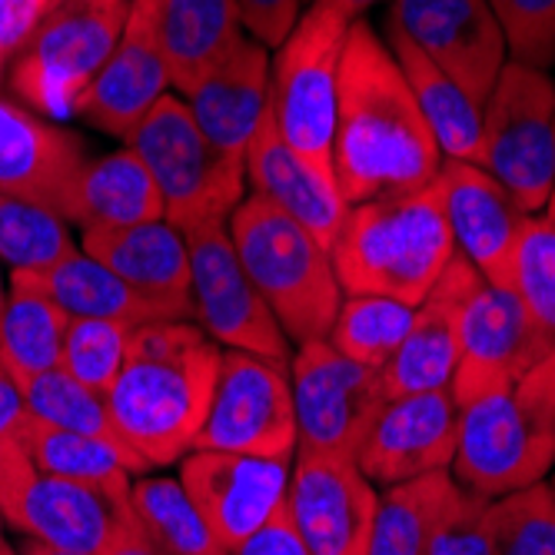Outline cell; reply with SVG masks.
<instances>
[{
  "mask_svg": "<svg viewBox=\"0 0 555 555\" xmlns=\"http://www.w3.org/2000/svg\"><path fill=\"white\" fill-rule=\"evenodd\" d=\"M442 160L392 50L366 21H352L339 57L333 130V177L346 207L423 190L439 177Z\"/></svg>",
  "mask_w": 555,
  "mask_h": 555,
  "instance_id": "6da1fadb",
  "label": "cell"
},
{
  "mask_svg": "<svg viewBox=\"0 0 555 555\" xmlns=\"http://www.w3.org/2000/svg\"><path fill=\"white\" fill-rule=\"evenodd\" d=\"M220 360L223 346L193 320H154L133 330L107 402L124 439L150 469L173 466L193 452Z\"/></svg>",
  "mask_w": 555,
  "mask_h": 555,
  "instance_id": "7a4b0ae2",
  "label": "cell"
},
{
  "mask_svg": "<svg viewBox=\"0 0 555 555\" xmlns=\"http://www.w3.org/2000/svg\"><path fill=\"white\" fill-rule=\"evenodd\" d=\"M330 254L343 293H376L420 307L456 257L436 180L349 207Z\"/></svg>",
  "mask_w": 555,
  "mask_h": 555,
  "instance_id": "3957f363",
  "label": "cell"
},
{
  "mask_svg": "<svg viewBox=\"0 0 555 555\" xmlns=\"http://www.w3.org/2000/svg\"><path fill=\"white\" fill-rule=\"evenodd\" d=\"M555 466V346L516 383L479 392L460 406L452 479L499 499L542 482Z\"/></svg>",
  "mask_w": 555,
  "mask_h": 555,
  "instance_id": "277c9868",
  "label": "cell"
},
{
  "mask_svg": "<svg viewBox=\"0 0 555 555\" xmlns=\"http://www.w3.org/2000/svg\"><path fill=\"white\" fill-rule=\"evenodd\" d=\"M227 230L246 276L267 299L286 339L296 346L326 339L343 302L330 249L260 196H246L230 214Z\"/></svg>",
  "mask_w": 555,
  "mask_h": 555,
  "instance_id": "5b68a950",
  "label": "cell"
},
{
  "mask_svg": "<svg viewBox=\"0 0 555 555\" xmlns=\"http://www.w3.org/2000/svg\"><path fill=\"white\" fill-rule=\"evenodd\" d=\"M124 146H130L154 177L164 199V220L180 233L199 223L230 220L246 199L243 157L223 154L207 140L183 96H160L124 137Z\"/></svg>",
  "mask_w": 555,
  "mask_h": 555,
  "instance_id": "8992f818",
  "label": "cell"
},
{
  "mask_svg": "<svg viewBox=\"0 0 555 555\" xmlns=\"http://www.w3.org/2000/svg\"><path fill=\"white\" fill-rule=\"evenodd\" d=\"M130 0H50L37 30L11 61V90L40 117H70L107 64Z\"/></svg>",
  "mask_w": 555,
  "mask_h": 555,
  "instance_id": "52a82bcc",
  "label": "cell"
},
{
  "mask_svg": "<svg viewBox=\"0 0 555 555\" xmlns=\"http://www.w3.org/2000/svg\"><path fill=\"white\" fill-rule=\"evenodd\" d=\"M436 289L446 293L456 313L460 370L452 379V399L460 406L479 392L516 383L552 352L555 339L526 313L519 296L489 283L460 254L449 260Z\"/></svg>",
  "mask_w": 555,
  "mask_h": 555,
  "instance_id": "ba28073f",
  "label": "cell"
},
{
  "mask_svg": "<svg viewBox=\"0 0 555 555\" xmlns=\"http://www.w3.org/2000/svg\"><path fill=\"white\" fill-rule=\"evenodd\" d=\"M479 167L526 214H542L555 190V80L506 61L482 104Z\"/></svg>",
  "mask_w": 555,
  "mask_h": 555,
  "instance_id": "9c48e42d",
  "label": "cell"
},
{
  "mask_svg": "<svg viewBox=\"0 0 555 555\" xmlns=\"http://www.w3.org/2000/svg\"><path fill=\"white\" fill-rule=\"evenodd\" d=\"M0 519L24 539L104 555L137 516L124 499L37 469L14 436L0 439Z\"/></svg>",
  "mask_w": 555,
  "mask_h": 555,
  "instance_id": "30bf717a",
  "label": "cell"
},
{
  "mask_svg": "<svg viewBox=\"0 0 555 555\" xmlns=\"http://www.w3.org/2000/svg\"><path fill=\"white\" fill-rule=\"evenodd\" d=\"M346 30V21L310 4L270 64V117L296 154L323 173H333L336 83Z\"/></svg>",
  "mask_w": 555,
  "mask_h": 555,
  "instance_id": "8fae6325",
  "label": "cell"
},
{
  "mask_svg": "<svg viewBox=\"0 0 555 555\" xmlns=\"http://www.w3.org/2000/svg\"><path fill=\"white\" fill-rule=\"evenodd\" d=\"M289 389L296 413V449L349 456L357 452L386 406L379 370L336 352L326 339L296 346L289 357Z\"/></svg>",
  "mask_w": 555,
  "mask_h": 555,
  "instance_id": "7c38bea8",
  "label": "cell"
},
{
  "mask_svg": "<svg viewBox=\"0 0 555 555\" xmlns=\"http://www.w3.org/2000/svg\"><path fill=\"white\" fill-rule=\"evenodd\" d=\"M183 236L190 249L193 323L223 349H240L273 363H289V339L254 280L246 276L233 249L227 220L199 223Z\"/></svg>",
  "mask_w": 555,
  "mask_h": 555,
  "instance_id": "4fadbf2b",
  "label": "cell"
},
{
  "mask_svg": "<svg viewBox=\"0 0 555 555\" xmlns=\"http://www.w3.org/2000/svg\"><path fill=\"white\" fill-rule=\"evenodd\" d=\"M286 366L254 352L223 349L210 410L193 449L293 460L299 436Z\"/></svg>",
  "mask_w": 555,
  "mask_h": 555,
  "instance_id": "5bb4252c",
  "label": "cell"
},
{
  "mask_svg": "<svg viewBox=\"0 0 555 555\" xmlns=\"http://www.w3.org/2000/svg\"><path fill=\"white\" fill-rule=\"evenodd\" d=\"M379 506L357 460L296 449L286 513L310 555H366Z\"/></svg>",
  "mask_w": 555,
  "mask_h": 555,
  "instance_id": "9a60e30c",
  "label": "cell"
},
{
  "mask_svg": "<svg viewBox=\"0 0 555 555\" xmlns=\"http://www.w3.org/2000/svg\"><path fill=\"white\" fill-rule=\"evenodd\" d=\"M289 473L293 460L243 452L193 449L180 460L183 489L227 552H236L286 506Z\"/></svg>",
  "mask_w": 555,
  "mask_h": 555,
  "instance_id": "2e32d148",
  "label": "cell"
},
{
  "mask_svg": "<svg viewBox=\"0 0 555 555\" xmlns=\"http://www.w3.org/2000/svg\"><path fill=\"white\" fill-rule=\"evenodd\" d=\"M386 24L406 34L479 107L509 61L486 0H389Z\"/></svg>",
  "mask_w": 555,
  "mask_h": 555,
  "instance_id": "e0dca14e",
  "label": "cell"
},
{
  "mask_svg": "<svg viewBox=\"0 0 555 555\" xmlns=\"http://www.w3.org/2000/svg\"><path fill=\"white\" fill-rule=\"evenodd\" d=\"M460 442V402L452 389L386 399L370 426L357 466L376 486H399L429 473H449Z\"/></svg>",
  "mask_w": 555,
  "mask_h": 555,
  "instance_id": "ac0fdd59",
  "label": "cell"
},
{
  "mask_svg": "<svg viewBox=\"0 0 555 555\" xmlns=\"http://www.w3.org/2000/svg\"><path fill=\"white\" fill-rule=\"evenodd\" d=\"M87 146L77 133L0 93V193L30 199L67 220Z\"/></svg>",
  "mask_w": 555,
  "mask_h": 555,
  "instance_id": "d6986e66",
  "label": "cell"
},
{
  "mask_svg": "<svg viewBox=\"0 0 555 555\" xmlns=\"http://www.w3.org/2000/svg\"><path fill=\"white\" fill-rule=\"evenodd\" d=\"M167 90L170 74L157 43L154 0H130L124 34L77 100V117L100 133L124 140Z\"/></svg>",
  "mask_w": 555,
  "mask_h": 555,
  "instance_id": "ffe728a7",
  "label": "cell"
},
{
  "mask_svg": "<svg viewBox=\"0 0 555 555\" xmlns=\"http://www.w3.org/2000/svg\"><path fill=\"white\" fill-rule=\"evenodd\" d=\"M436 190L456 254L489 283L509 289L513 249L529 214L479 164L442 160Z\"/></svg>",
  "mask_w": 555,
  "mask_h": 555,
  "instance_id": "44dd1931",
  "label": "cell"
},
{
  "mask_svg": "<svg viewBox=\"0 0 555 555\" xmlns=\"http://www.w3.org/2000/svg\"><path fill=\"white\" fill-rule=\"evenodd\" d=\"M80 249L114 270L164 320H193L190 249L170 220H146L120 230H83Z\"/></svg>",
  "mask_w": 555,
  "mask_h": 555,
  "instance_id": "7402d4cb",
  "label": "cell"
},
{
  "mask_svg": "<svg viewBox=\"0 0 555 555\" xmlns=\"http://www.w3.org/2000/svg\"><path fill=\"white\" fill-rule=\"evenodd\" d=\"M243 164L249 196L267 199L276 210L293 217L302 230H310L326 249H333V240L349 210L336 186V177L302 160L280 137L270 114L257 127L254 140H249Z\"/></svg>",
  "mask_w": 555,
  "mask_h": 555,
  "instance_id": "603a6c76",
  "label": "cell"
},
{
  "mask_svg": "<svg viewBox=\"0 0 555 555\" xmlns=\"http://www.w3.org/2000/svg\"><path fill=\"white\" fill-rule=\"evenodd\" d=\"M270 50L243 37L227 61L183 93L196 127L223 154L243 157L270 114Z\"/></svg>",
  "mask_w": 555,
  "mask_h": 555,
  "instance_id": "cb8c5ba5",
  "label": "cell"
},
{
  "mask_svg": "<svg viewBox=\"0 0 555 555\" xmlns=\"http://www.w3.org/2000/svg\"><path fill=\"white\" fill-rule=\"evenodd\" d=\"M154 27L170 87L180 93L193 90L246 37L233 0H154Z\"/></svg>",
  "mask_w": 555,
  "mask_h": 555,
  "instance_id": "d4e9b609",
  "label": "cell"
},
{
  "mask_svg": "<svg viewBox=\"0 0 555 555\" xmlns=\"http://www.w3.org/2000/svg\"><path fill=\"white\" fill-rule=\"evenodd\" d=\"M146 220H164L160 190L130 146L87 160L77 177L67 223L83 230H120Z\"/></svg>",
  "mask_w": 555,
  "mask_h": 555,
  "instance_id": "484cf974",
  "label": "cell"
},
{
  "mask_svg": "<svg viewBox=\"0 0 555 555\" xmlns=\"http://www.w3.org/2000/svg\"><path fill=\"white\" fill-rule=\"evenodd\" d=\"M386 47L392 50V57L406 77L420 114L429 124L442 157L446 160H466V164H479V140H482V107L476 100L452 80L449 74H442L423 50H416L410 43L406 34H399L392 24H386Z\"/></svg>",
  "mask_w": 555,
  "mask_h": 555,
  "instance_id": "4316f807",
  "label": "cell"
},
{
  "mask_svg": "<svg viewBox=\"0 0 555 555\" xmlns=\"http://www.w3.org/2000/svg\"><path fill=\"white\" fill-rule=\"evenodd\" d=\"M460 370V333L456 313L442 289L433 293L416 307L413 326L399 349L379 370L386 399L413 396V392H439L452 389Z\"/></svg>",
  "mask_w": 555,
  "mask_h": 555,
  "instance_id": "83f0119b",
  "label": "cell"
},
{
  "mask_svg": "<svg viewBox=\"0 0 555 555\" xmlns=\"http://www.w3.org/2000/svg\"><path fill=\"white\" fill-rule=\"evenodd\" d=\"M11 273L34 283L40 293H47L67 317L117 320L127 326H143V323L164 320L140 293H133L114 270L96 263L90 254H83L80 246L50 267L11 270Z\"/></svg>",
  "mask_w": 555,
  "mask_h": 555,
  "instance_id": "f1b7e54d",
  "label": "cell"
},
{
  "mask_svg": "<svg viewBox=\"0 0 555 555\" xmlns=\"http://www.w3.org/2000/svg\"><path fill=\"white\" fill-rule=\"evenodd\" d=\"M17 439L27 449V456L34 460L37 469H43L50 476H61V479H70V482L93 486V489L107 492L114 499H124V502H130L133 476L146 473L143 466H137L130 456H124V452L114 449L111 442L83 436V433L47 426V423L34 420L30 413H27Z\"/></svg>",
  "mask_w": 555,
  "mask_h": 555,
  "instance_id": "f546056e",
  "label": "cell"
},
{
  "mask_svg": "<svg viewBox=\"0 0 555 555\" xmlns=\"http://www.w3.org/2000/svg\"><path fill=\"white\" fill-rule=\"evenodd\" d=\"M67 326L70 317L54 299L11 273L4 307H0V363L17 383L61 366Z\"/></svg>",
  "mask_w": 555,
  "mask_h": 555,
  "instance_id": "4dcf8cb0",
  "label": "cell"
},
{
  "mask_svg": "<svg viewBox=\"0 0 555 555\" xmlns=\"http://www.w3.org/2000/svg\"><path fill=\"white\" fill-rule=\"evenodd\" d=\"M130 506L143 529L164 555H233L220 545L204 513L180 479L143 476L130 486Z\"/></svg>",
  "mask_w": 555,
  "mask_h": 555,
  "instance_id": "1f68e13d",
  "label": "cell"
},
{
  "mask_svg": "<svg viewBox=\"0 0 555 555\" xmlns=\"http://www.w3.org/2000/svg\"><path fill=\"white\" fill-rule=\"evenodd\" d=\"M17 386H21V396H24V406H27V413L34 420H40L47 426H57V429H70V433L104 439V442H111L114 449H120L124 456H130L137 466H143L150 473V466L137 456V452L130 449V442L124 439L104 392L77 383L61 366L37 373V376H27Z\"/></svg>",
  "mask_w": 555,
  "mask_h": 555,
  "instance_id": "d6a6232c",
  "label": "cell"
},
{
  "mask_svg": "<svg viewBox=\"0 0 555 555\" xmlns=\"http://www.w3.org/2000/svg\"><path fill=\"white\" fill-rule=\"evenodd\" d=\"M452 489V473H429L379 492L366 555H429V535Z\"/></svg>",
  "mask_w": 555,
  "mask_h": 555,
  "instance_id": "836d02e7",
  "label": "cell"
},
{
  "mask_svg": "<svg viewBox=\"0 0 555 555\" xmlns=\"http://www.w3.org/2000/svg\"><path fill=\"white\" fill-rule=\"evenodd\" d=\"M416 307L376 293H343L326 343L363 366L383 370L413 326Z\"/></svg>",
  "mask_w": 555,
  "mask_h": 555,
  "instance_id": "e575fe53",
  "label": "cell"
},
{
  "mask_svg": "<svg viewBox=\"0 0 555 555\" xmlns=\"http://www.w3.org/2000/svg\"><path fill=\"white\" fill-rule=\"evenodd\" d=\"M67 220L30 199L0 193V263L11 270H40L74 254Z\"/></svg>",
  "mask_w": 555,
  "mask_h": 555,
  "instance_id": "d590c367",
  "label": "cell"
},
{
  "mask_svg": "<svg viewBox=\"0 0 555 555\" xmlns=\"http://www.w3.org/2000/svg\"><path fill=\"white\" fill-rule=\"evenodd\" d=\"M492 555H555V492L532 482L489 502Z\"/></svg>",
  "mask_w": 555,
  "mask_h": 555,
  "instance_id": "8d00e7d4",
  "label": "cell"
},
{
  "mask_svg": "<svg viewBox=\"0 0 555 555\" xmlns=\"http://www.w3.org/2000/svg\"><path fill=\"white\" fill-rule=\"evenodd\" d=\"M509 289L526 313L555 339V227L545 214H529L509 267Z\"/></svg>",
  "mask_w": 555,
  "mask_h": 555,
  "instance_id": "74e56055",
  "label": "cell"
},
{
  "mask_svg": "<svg viewBox=\"0 0 555 555\" xmlns=\"http://www.w3.org/2000/svg\"><path fill=\"white\" fill-rule=\"evenodd\" d=\"M133 330L137 326H127V323H117V320L70 317L61 370L70 373L77 383L107 396L111 386L117 383L120 370H124Z\"/></svg>",
  "mask_w": 555,
  "mask_h": 555,
  "instance_id": "f35d334b",
  "label": "cell"
},
{
  "mask_svg": "<svg viewBox=\"0 0 555 555\" xmlns=\"http://www.w3.org/2000/svg\"><path fill=\"white\" fill-rule=\"evenodd\" d=\"M502 37L509 61L552 70L555 67V0H486Z\"/></svg>",
  "mask_w": 555,
  "mask_h": 555,
  "instance_id": "ab89813d",
  "label": "cell"
},
{
  "mask_svg": "<svg viewBox=\"0 0 555 555\" xmlns=\"http://www.w3.org/2000/svg\"><path fill=\"white\" fill-rule=\"evenodd\" d=\"M486 495L456 482L429 535V555H492Z\"/></svg>",
  "mask_w": 555,
  "mask_h": 555,
  "instance_id": "60d3db41",
  "label": "cell"
},
{
  "mask_svg": "<svg viewBox=\"0 0 555 555\" xmlns=\"http://www.w3.org/2000/svg\"><path fill=\"white\" fill-rule=\"evenodd\" d=\"M233 4L243 30L267 50L280 47L302 17V0H233Z\"/></svg>",
  "mask_w": 555,
  "mask_h": 555,
  "instance_id": "b9f144b4",
  "label": "cell"
},
{
  "mask_svg": "<svg viewBox=\"0 0 555 555\" xmlns=\"http://www.w3.org/2000/svg\"><path fill=\"white\" fill-rule=\"evenodd\" d=\"M50 0H0V50L14 61L37 30Z\"/></svg>",
  "mask_w": 555,
  "mask_h": 555,
  "instance_id": "7bdbcfd3",
  "label": "cell"
},
{
  "mask_svg": "<svg viewBox=\"0 0 555 555\" xmlns=\"http://www.w3.org/2000/svg\"><path fill=\"white\" fill-rule=\"evenodd\" d=\"M233 555H310V548L302 545V539H299V532H296V526H293V519H289V513L283 506L260 532L249 535Z\"/></svg>",
  "mask_w": 555,
  "mask_h": 555,
  "instance_id": "ee69618b",
  "label": "cell"
},
{
  "mask_svg": "<svg viewBox=\"0 0 555 555\" xmlns=\"http://www.w3.org/2000/svg\"><path fill=\"white\" fill-rule=\"evenodd\" d=\"M24 420H27V406H24L21 386L11 376V370L0 363V439H14Z\"/></svg>",
  "mask_w": 555,
  "mask_h": 555,
  "instance_id": "f6af8a7d",
  "label": "cell"
},
{
  "mask_svg": "<svg viewBox=\"0 0 555 555\" xmlns=\"http://www.w3.org/2000/svg\"><path fill=\"white\" fill-rule=\"evenodd\" d=\"M104 555H164L154 542H150L146 535H143V529H140V522L133 519L117 539H114V545L104 552Z\"/></svg>",
  "mask_w": 555,
  "mask_h": 555,
  "instance_id": "bcb514c9",
  "label": "cell"
},
{
  "mask_svg": "<svg viewBox=\"0 0 555 555\" xmlns=\"http://www.w3.org/2000/svg\"><path fill=\"white\" fill-rule=\"evenodd\" d=\"M376 4V0H313V8H323L330 14H336L339 21L352 24V21H363V14Z\"/></svg>",
  "mask_w": 555,
  "mask_h": 555,
  "instance_id": "7dc6e473",
  "label": "cell"
},
{
  "mask_svg": "<svg viewBox=\"0 0 555 555\" xmlns=\"http://www.w3.org/2000/svg\"><path fill=\"white\" fill-rule=\"evenodd\" d=\"M17 552H21V555H83V552L57 548V545H47V542H34V539H24V545H21Z\"/></svg>",
  "mask_w": 555,
  "mask_h": 555,
  "instance_id": "c3c4849f",
  "label": "cell"
},
{
  "mask_svg": "<svg viewBox=\"0 0 555 555\" xmlns=\"http://www.w3.org/2000/svg\"><path fill=\"white\" fill-rule=\"evenodd\" d=\"M548 220H552V227H555V190H552V196H548V204H545V210H542Z\"/></svg>",
  "mask_w": 555,
  "mask_h": 555,
  "instance_id": "681fc988",
  "label": "cell"
},
{
  "mask_svg": "<svg viewBox=\"0 0 555 555\" xmlns=\"http://www.w3.org/2000/svg\"><path fill=\"white\" fill-rule=\"evenodd\" d=\"M0 555H21V552H17V548H14V545L4 539V535H0Z\"/></svg>",
  "mask_w": 555,
  "mask_h": 555,
  "instance_id": "f907efd6",
  "label": "cell"
},
{
  "mask_svg": "<svg viewBox=\"0 0 555 555\" xmlns=\"http://www.w3.org/2000/svg\"><path fill=\"white\" fill-rule=\"evenodd\" d=\"M8 67H11V57L4 54V50H0V80H4V74H8Z\"/></svg>",
  "mask_w": 555,
  "mask_h": 555,
  "instance_id": "816d5d0a",
  "label": "cell"
},
{
  "mask_svg": "<svg viewBox=\"0 0 555 555\" xmlns=\"http://www.w3.org/2000/svg\"><path fill=\"white\" fill-rule=\"evenodd\" d=\"M4 296H8V286H4V280H0V307H4Z\"/></svg>",
  "mask_w": 555,
  "mask_h": 555,
  "instance_id": "f5cc1de1",
  "label": "cell"
},
{
  "mask_svg": "<svg viewBox=\"0 0 555 555\" xmlns=\"http://www.w3.org/2000/svg\"><path fill=\"white\" fill-rule=\"evenodd\" d=\"M548 486H552V492H555V479H552V482H548Z\"/></svg>",
  "mask_w": 555,
  "mask_h": 555,
  "instance_id": "db71d44e",
  "label": "cell"
},
{
  "mask_svg": "<svg viewBox=\"0 0 555 555\" xmlns=\"http://www.w3.org/2000/svg\"><path fill=\"white\" fill-rule=\"evenodd\" d=\"M0 522H4V519H0Z\"/></svg>",
  "mask_w": 555,
  "mask_h": 555,
  "instance_id": "11a10c76",
  "label": "cell"
}]
</instances>
